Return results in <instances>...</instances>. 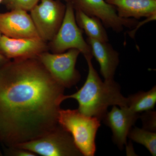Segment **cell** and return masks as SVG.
I'll list each match as a JSON object with an SVG mask.
<instances>
[{"label":"cell","instance_id":"obj_1","mask_svg":"<svg viewBox=\"0 0 156 156\" xmlns=\"http://www.w3.org/2000/svg\"><path fill=\"white\" fill-rule=\"evenodd\" d=\"M65 89L37 57L11 60L0 69V142L4 149L57 127Z\"/></svg>","mask_w":156,"mask_h":156},{"label":"cell","instance_id":"obj_2","mask_svg":"<svg viewBox=\"0 0 156 156\" xmlns=\"http://www.w3.org/2000/svg\"><path fill=\"white\" fill-rule=\"evenodd\" d=\"M92 57H85L88 73L83 87L73 94L63 95L62 101L75 99L78 102V110L81 113L101 120L107 112L109 107H127V99L122 95L119 85L114 80L102 81L93 66Z\"/></svg>","mask_w":156,"mask_h":156},{"label":"cell","instance_id":"obj_3","mask_svg":"<svg viewBox=\"0 0 156 156\" xmlns=\"http://www.w3.org/2000/svg\"><path fill=\"white\" fill-rule=\"evenodd\" d=\"M100 121L95 117L83 114L78 109H61L58 113V125L70 134L83 156L95 155V138Z\"/></svg>","mask_w":156,"mask_h":156},{"label":"cell","instance_id":"obj_4","mask_svg":"<svg viewBox=\"0 0 156 156\" xmlns=\"http://www.w3.org/2000/svg\"><path fill=\"white\" fill-rule=\"evenodd\" d=\"M15 147L42 156H83L72 136L59 125L43 136Z\"/></svg>","mask_w":156,"mask_h":156},{"label":"cell","instance_id":"obj_5","mask_svg":"<svg viewBox=\"0 0 156 156\" xmlns=\"http://www.w3.org/2000/svg\"><path fill=\"white\" fill-rule=\"evenodd\" d=\"M66 5L64 18L56 35L49 42V50L57 53L75 49L85 57L92 56L90 46L83 37V31L77 24L73 3H66Z\"/></svg>","mask_w":156,"mask_h":156},{"label":"cell","instance_id":"obj_6","mask_svg":"<svg viewBox=\"0 0 156 156\" xmlns=\"http://www.w3.org/2000/svg\"><path fill=\"white\" fill-rule=\"evenodd\" d=\"M80 52L72 49L61 53H50L48 51L37 57L53 79L65 88H69L80 81L81 75L76 65Z\"/></svg>","mask_w":156,"mask_h":156},{"label":"cell","instance_id":"obj_7","mask_svg":"<svg viewBox=\"0 0 156 156\" xmlns=\"http://www.w3.org/2000/svg\"><path fill=\"white\" fill-rule=\"evenodd\" d=\"M30 11L39 36L50 42L56 35L64 18L66 5L60 0H41Z\"/></svg>","mask_w":156,"mask_h":156},{"label":"cell","instance_id":"obj_8","mask_svg":"<svg viewBox=\"0 0 156 156\" xmlns=\"http://www.w3.org/2000/svg\"><path fill=\"white\" fill-rule=\"evenodd\" d=\"M72 3L74 9L99 18L105 27L116 33H121L124 27L133 29L138 22L137 20L120 17L115 7L105 0H73Z\"/></svg>","mask_w":156,"mask_h":156},{"label":"cell","instance_id":"obj_9","mask_svg":"<svg viewBox=\"0 0 156 156\" xmlns=\"http://www.w3.org/2000/svg\"><path fill=\"white\" fill-rule=\"evenodd\" d=\"M49 50L48 45L40 37L14 38L2 35L0 53L11 60L36 58Z\"/></svg>","mask_w":156,"mask_h":156},{"label":"cell","instance_id":"obj_10","mask_svg":"<svg viewBox=\"0 0 156 156\" xmlns=\"http://www.w3.org/2000/svg\"><path fill=\"white\" fill-rule=\"evenodd\" d=\"M0 32L14 38L40 37L30 15L20 9L0 13Z\"/></svg>","mask_w":156,"mask_h":156},{"label":"cell","instance_id":"obj_11","mask_svg":"<svg viewBox=\"0 0 156 156\" xmlns=\"http://www.w3.org/2000/svg\"><path fill=\"white\" fill-rule=\"evenodd\" d=\"M139 118V114L131 111L127 107L120 108L114 105L102 120L111 129L113 142L122 149L126 145L130 130Z\"/></svg>","mask_w":156,"mask_h":156},{"label":"cell","instance_id":"obj_12","mask_svg":"<svg viewBox=\"0 0 156 156\" xmlns=\"http://www.w3.org/2000/svg\"><path fill=\"white\" fill-rule=\"evenodd\" d=\"M86 41L91 48L92 57H95L100 67V73L104 80H114L119 63V54L108 42L101 41L87 38Z\"/></svg>","mask_w":156,"mask_h":156},{"label":"cell","instance_id":"obj_13","mask_svg":"<svg viewBox=\"0 0 156 156\" xmlns=\"http://www.w3.org/2000/svg\"><path fill=\"white\" fill-rule=\"evenodd\" d=\"M120 17L139 19L156 15V0H105Z\"/></svg>","mask_w":156,"mask_h":156},{"label":"cell","instance_id":"obj_14","mask_svg":"<svg viewBox=\"0 0 156 156\" xmlns=\"http://www.w3.org/2000/svg\"><path fill=\"white\" fill-rule=\"evenodd\" d=\"M77 24L88 37L101 41L108 42L105 27L99 18L90 16L79 9H75Z\"/></svg>","mask_w":156,"mask_h":156},{"label":"cell","instance_id":"obj_15","mask_svg":"<svg viewBox=\"0 0 156 156\" xmlns=\"http://www.w3.org/2000/svg\"><path fill=\"white\" fill-rule=\"evenodd\" d=\"M127 107L136 113L152 110L156 103V87L147 92H139L127 98Z\"/></svg>","mask_w":156,"mask_h":156},{"label":"cell","instance_id":"obj_16","mask_svg":"<svg viewBox=\"0 0 156 156\" xmlns=\"http://www.w3.org/2000/svg\"><path fill=\"white\" fill-rule=\"evenodd\" d=\"M128 137L145 147L152 155H156V133L144 128L134 127L130 130Z\"/></svg>","mask_w":156,"mask_h":156},{"label":"cell","instance_id":"obj_17","mask_svg":"<svg viewBox=\"0 0 156 156\" xmlns=\"http://www.w3.org/2000/svg\"><path fill=\"white\" fill-rule=\"evenodd\" d=\"M41 0H3L2 4L8 10L20 9L30 11L38 4Z\"/></svg>","mask_w":156,"mask_h":156},{"label":"cell","instance_id":"obj_18","mask_svg":"<svg viewBox=\"0 0 156 156\" xmlns=\"http://www.w3.org/2000/svg\"><path fill=\"white\" fill-rule=\"evenodd\" d=\"M140 116L142 120L143 128L146 130L155 132L156 131V112L152 110L144 112Z\"/></svg>","mask_w":156,"mask_h":156},{"label":"cell","instance_id":"obj_19","mask_svg":"<svg viewBox=\"0 0 156 156\" xmlns=\"http://www.w3.org/2000/svg\"><path fill=\"white\" fill-rule=\"evenodd\" d=\"M5 154L7 156H36L35 154L33 153L30 151L17 147L9 148L4 149Z\"/></svg>","mask_w":156,"mask_h":156},{"label":"cell","instance_id":"obj_20","mask_svg":"<svg viewBox=\"0 0 156 156\" xmlns=\"http://www.w3.org/2000/svg\"><path fill=\"white\" fill-rule=\"evenodd\" d=\"M156 15H154V16H151V17H146V18L144 20H143L142 21L140 22H138L136 26L132 29L131 31L128 33L129 34V36L132 38H134L135 36V34L136 33V31L143 24H145L147 23L150 22V21H154V20H156Z\"/></svg>","mask_w":156,"mask_h":156},{"label":"cell","instance_id":"obj_21","mask_svg":"<svg viewBox=\"0 0 156 156\" xmlns=\"http://www.w3.org/2000/svg\"><path fill=\"white\" fill-rule=\"evenodd\" d=\"M11 60L0 53V69L9 63Z\"/></svg>","mask_w":156,"mask_h":156},{"label":"cell","instance_id":"obj_22","mask_svg":"<svg viewBox=\"0 0 156 156\" xmlns=\"http://www.w3.org/2000/svg\"><path fill=\"white\" fill-rule=\"evenodd\" d=\"M62 1H64L66 3L69 2L72 3L73 2V0H62Z\"/></svg>","mask_w":156,"mask_h":156},{"label":"cell","instance_id":"obj_23","mask_svg":"<svg viewBox=\"0 0 156 156\" xmlns=\"http://www.w3.org/2000/svg\"><path fill=\"white\" fill-rule=\"evenodd\" d=\"M1 142H0V156H2L3 155L2 152V150H1Z\"/></svg>","mask_w":156,"mask_h":156},{"label":"cell","instance_id":"obj_24","mask_svg":"<svg viewBox=\"0 0 156 156\" xmlns=\"http://www.w3.org/2000/svg\"><path fill=\"white\" fill-rule=\"evenodd\" d=\"M2 34L0 32V41H1V38H2Z\"/></svg>","mask_w":156,"mask_h":156},{"label":"cell","instance_id":"obj_25","mask_svg":"<svg viewBox=\"0 0 156 156\" xmlns=\"http://www.w3.org/2000/svg\"><path fill=\"white\" fill-rule=\"evenodd\" d=\"M3 0H0V4H2V2Z\"/></svg>","mask_w":156,"mask_h":156}]
</instances>
